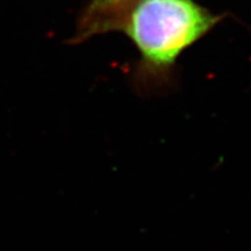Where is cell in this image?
I'll return each mask as SVG.
<instances>
[{
	"label": "cell",
	"instance_id": "1",
	"mask_svg": "<svg viewBox=\"0 0 251 251\" xmlns=\"http://www.w3.org/2000/svg\"><path fill=\"white\" fill-rule=\"evenodd\" d=\"M220 20L194 0H137L115 30L125 33L139 51V76L157 81L166 79L179 56Z\"/></svg>",
	"mask_w": 251,
	"mask_h": 251
},
{
	"label": "cell",
	"instance_id": "2",
	"mask_svg": "<svg viewBox=\"0 0 251 251\" xmlns=\"http://www.w3.org/2000/svg\"><path fill=\"white\" fill-rule=\"evenodd\" d=\"M135 1L137 0H91L79 17L74 42L114 31L122 14Z\"/></svg>",
	"mask_w": 251,
	"mask_h": 251
}]
</instances>
